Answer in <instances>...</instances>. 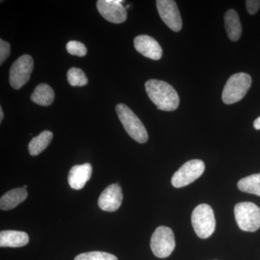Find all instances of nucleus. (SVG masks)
Listing matches in <instances>:
<instances>
[{"label": "nucleus", "mask_w": 260, "mask_h": 260, "mask_svg": "<svg viewBox=\"0 0 260 260\" xmlns=\"http://www.w3.org/2000/svg\"><path fill=\"white\" fill-rule=\"evenodd\" d=\"M149 99L157 109L166 112L176 110L179 105V97L170 84L158 80H149L145 83Z\"/></svg>", "instance_id": "1"}, {"label": "nucleus", "mask_w": 260, "mask_h": 260, "mask_svg": "<svg viewBox=\"0 0 260 260\" xmlns=\"http://www.w3.org/2000/svg\"><path fill=\"white\" fill-rule=\"evenodd\" d=\"M116 112L124 129L133 140L139 143L148 141V134L145 126L127 106L124 104H118Z\"/></svg>", "instance_id": "2"}, {"label": "nucleus", "mask_w": 260, "mask_h": 260, "mask_svg": "<svg viewBox=\"0 0 260 260\" xmlns=\"http://www.w3.org/2000/svg\"><path fill=\"white\" fill-rule=\"evenodd\" d=\"M251 85L250 75L244 73L233 75L229 78L222 93L224 104H235L245 96Z\"/></svg>", "instance_id": "3"}, {"label": "nucleus", "mask_w": 260, "mask_h": 260, "mask_svg": "<svg viewBox=\"0 0 260 260\" xmlns=\"http://www.w3.org/2000/svg\"><path fill=\"white\" fill-rule=\"evenodd\" d=\"M236 220L244 232H254L260 228V208L251 202L238 203L234 208Z\"/></svg>", "instance_id": "4"}, {"label": "nucleus", "mask_w": 260, "mask_h": 260, "mask_svg": "<svg viewBox=\"0 0 260 260\" xmlns=\"http://www.w3.org/2000/svg\"><path fill=\"white\" fill-rule=\"evenodd\" d=\"M191 224L195 233L201 239L210 237L215 229V219L210 205L201 204L197 206L191 214Z\"/></svg>", "instance_id": "5"}, {"label": "nucleus", "mask_w": 260, "mask_h": 260, "mask_svg": "<svg viewBox=\"0 0 260 260\" xmlns=\"http://www.w3.org/2000/svg\"><path fill=\"white\" fill-rule=\"evenodd\" d=\"M175 246L174 232L170 228L159 226L155 229L150 240V248L154 255L158 258L168 257L172 254Z\"/></svg>", "instance_id": "6"}, {"label": "nucleus", "mask_w": 260, "mask_h": 260, "mask_svg": "<svg viewBox=\"0 0 260 260\" xmlns=\"http://www.w3.org/2000/svg\"><path fill=\"white\" fill-rule=\"evenodd\" d=\"M204 162L198 159L189 160L175 172L172 179V185L176 188L184 187L190 184L203 174Z\"/></svg>", "instance_id": "7"}, {"label": "nucleus", "mask_w": 260, "mask_h": 260, "mask_svg": "<svg viewBox=\"0 0 260 260\" xmlns=\"http://www.w3.org/2000/svg\"><path fill=\"white\" fill-rule=\"evenodd\" d=\"M34 70V59L28 54L19 57L10 70V85L15 90L21 88L30 80Z\"/></svg>", "instance_id": "8"}, {"label": "nucleus", "mask_w": 260, "mask_h": 260, "mask_svg": "<svg viewBox=\"0 0 260 260\" xmlns=\"http://www.w3.org/2000/svg\"><path fill=\"white\" fill-rule=\"evenodd\" d=\"M157 10L164 23L174 32L180 31L182 21L177 3L174 0H157Z\"/></svg>", "instance_id": "9"}, {"label": "nucleus", "mask_w": 260, "mask_h": 260, "mask_svg": "<svg viewBox=\"0 0 260 260\" xmlns=\"http://www.w3.org/2000/svg\"><path fill=\"white\" fill-rule=\"evenodd\" d=\"M121 3V0H99L97 9L108 21L116 24L124 23L127 18V13Z\"/></svg>", "instance_id": "10"}, {"label": "nucleus", "mask_w": 260, "mask_h": 260, "mask_svg": "<svg viewBox=\"0 0 260 260\" xmlns=\"http://www.w3.org/2000/svg\"><path fill=\"white\" fill-rule=\"evenodd\" d=\"M122 200L121 186L117 184H113L106 188L101 194L98 205L104 211L114 212L120 208Z\"/></svg>", "instance_id": "11"}, {"label": "nucleus", "mask_w": 260, "mask_h": 260, "mask_svg": "<svg viewBox=\"0 0 260 260\" xmlns=\"http://www.w3.org/2000/svg\"><path fill=\"white\" fill-rule=\"evenodd\" d=\"M135 49L145 57L153 60H159L162 57V50L159 43L153 38L140 35L134 40Z\"/></svg>", "instance_id": "12"}, {"label": "nucleus", "mask_w": 260, "mask_h": 260, "mask_svg": "<svg viewBox=\"0 0 260 260\" xmlns=\"http://www.w3.org/2000/svg\"><path fill=\"white\" fill-rule=\"evenodd\" d=\"M92 171L91 165L88 162L72 168L68 174V183L71 188L77 190L83 189L85 184L90 180Z\"/></svg>", "instance_id": "13"}, {"label": "nucleus", "mask_w": 260, "mask_h": 260, "mask_svg": "<svg viewBox=\"0 0 260 260\" xmlns=\"http://www.w3.org/2000/svg\"><path fill=\"white\" fill-rule=\"evenodd\" d=\"M29 237L27 233L20 231H2L0 233L1 247H22L27 245Z\"/></svg>", "instance_id": "14"}, {"label": "nucleus", "mask_w": 260, "mask_h": 260, "mask_svg": "<svg viewBox=\"0 0 260 260\" xmlns=\"http://www.w3.org/2000/svg\"><path fill=\"white\" fill-rule=\"evenodd\" d=\"M27 197L28 192L24 188L11 189L2 197L0 200V208L3 210L13 209L25 201Z\"/></svg>", "instance_id": "15"}, {"label": "nucleus", "mask_w": 260, "mask_h": 260, "mask_svg": "<svg viewBox=\"0 0 260 260\" xmlns=\"http://www.w3.org/2000/svg\"><path fill=\"white\" fill-rule=\"evenodd\" d=\"M224 20L228 37L233 42H237L240 39L242 32V25L237 12L232 9L228 10L224 15Z\"/></svg>", "instance_id": "16"}, {"label": "nucleus", "mask_w": 260, "mask_h": 260, "mask_svg": "<svg viewBox=\"0 0 260 260\" xmlns=\"http://www.w3.org/2000/svg\"><path fill=\"white\" fill-rule=\"evenodd\" d=\"M54 96L55 95L52 88L47 84L42 83L36 87L30 99L38 105L48 107L54 102Z\"/></svg>", "instance_id": "17"}, {"label": "nucleus", "mask_w": 260, "mask_h": 260, "mask_svg": "<svg viewBox=\"0 0 260 260\" xmlns=\"http://www.w3.org/2000/svg\"><path fill=\"white\" fill-rule=\"evenodd\" d=\"M53 139V133L49 130L42 132L40 135L32 138L28 144V151L32 156L42 153L50 144Z\"/></svg>", "instance_id": "18"}, {"label": "nucleus", "mask_w": 260, "mask_h": 260, "mask_svg": "<svg viewBox=\"0 0 260 260\" xmlns=\"http://www.w3.org/2000/svg\"><path fill=\"white\" fill-rule=\"evenodd\" d=\"M237 186L243 192L260 197V173L243 178L239 181Z\"/></svg>", "instance_id": "19"}, {"label": "nucleus", "mask_w": 260, "mask_h": 260, "mask_svg": "<svg viewBox=\"0 0 260 260\" xmlns=\"http://www.w3.org/2000/svg\"><path fill=\"white\" fill-rule=\"evenodd\" d=\"M68 80L72 86H85L88 83L86 75L81 69L73 68L68 70Z\"/></svg>", "instance_id": "20"}, {"label": "nucleus", "mask_w": 260, "mask_h": 260, "mask_svg": "<svg viewBox=\"0 0 260 260\" xmlns=\"http://www.w3.org/2000/svg\"><path fill=\"white\" fill-rule=\"evenodd\" d=\"M74 260H118L114 254L104 251H90L82 253L76 256Z\"/></svg>", "instance_id": "21"}, {"label": "nucleus", "mask_w": 260, "mask_h": 260, "mask_svg": "<svg viewBox=\"0 0 260 260\" xmlns=\"http://www.w3.org/2000/svg\"><path fill=\"white\" fill-rule=\"evenodd\" d=\"M68 52L71 55L84 56L86 55L87 48L83 44L77 41H70L66 45Z\"/></svg>", "instance_id": "22"}, {"label": "nucleus", "mask_w": 260, "mask_h": 260, "mask_svg": "<svg viewBox=\"0 0 260 260\" xmlns=\"http://www.w3.org/2000/svg\"><path fill=\"white\" fill-rule=\"evenodd\" d=\"M10 54V45L9 43L1 39L0 40V64H3L8 59Z\"/></svg>", "instance_id": "23"}, {"label": "nucleus", "mask_w": 260, "mask_h": 260, "mask_svg": "<svg viewBox=\"0 0 260 260\" xmlns=\"http://www.w3.org/2000/svg\"><path fill=\"white\" fill-rule=\"evenodd\" d=\"M246 10L250 15H254L257 13L260 8L259 0H247L246 1Z\"/></svg>", "instance_id": "24"}, {"label": "nucleus", "mask_w": 260, "mask_h": 260, "mask_svg": "<svg viewBox=\"0 0 260 260\" xmlns=\"http://www.w3.org/2000/svg\"><path fill=\"white\" fill-rule=\"evenodd\" d=\"M254 129L256 130L260 129V116L258 117L257 119H255V121H254Z\"/></svg>", "instance_id": "25"}, {"label": "nucleus", "mask_w": 260, "mask_h": 260, "mask_svg": "<svg viewBox=\"0 0 260 260\" xmlns=\"http://www.w3.org/2000/svg\"><path fill=\"white\" fill-rule=\"evenodd\" d=\"M3 118H4V113H3V108L0 107V121H3Z\"/></svg>", "instance_id": "26"}, {"label": "nucleus", "mask_w": 260, "mask_h": 260, "mask_svg": "<svg viewBox=\"0 0 260 260\" xmlns=\"http://www.w3.org/2000/svg\"><path fill=\"white\" fill-rule=\"evenodd\" d=\"M23 188H24V189H27V188H28V186H27V185H24V186H23Z\"/></svg>", "instance_id": "27"}]
</instances>
